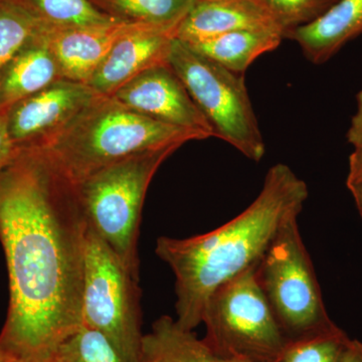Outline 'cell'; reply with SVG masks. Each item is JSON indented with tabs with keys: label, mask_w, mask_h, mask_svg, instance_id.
I'll return each mask as SVG.
<instances>
[{
	"label": "cell",
	"mask_w": 362,
	"mask_h": 362,
	"mask_svg": "<svg viewBox=\"0 0 362 362\" xmlns=\"http://www.w3.org/2000/svg\"><path fill=\"white\" fill-rule=\"evenodd\" d=\"M88 223L75 188L20 150L0 169V243L9 304L0 333L7 362H49L83 325Z\"/></svg>",
	"instance_id": "cell-1"
},
{
	"label": "cell",
	"mask_w": 362,
	"mask_h": 362,
	"mask_svg": "<svg viewBox=\"0 0 362 362\" xmlns=\"http://www.w3.org/2000/svg\"><path fill=\"white\" fill-rule=\"evenodd\" d=\"M308 195L306 182L277 163L267 173L256 199L225 225L187 239L159 238L157 256L175 278L178 325L194 330L211 295L258 263L284 221L301 214Z\"/></svg>",
	"instance_id": "cell-2"
},
{
	"label": "cell",
	"mask_w": 362,
	"mask_h": 362,
	"mask_svg": "<svg viewBox=\"0 0 362 362\" xmlns=\"http://www.w3.org/2000/svg\"><path fill=\"white\" fill-rule=\"evenodd\" d=\"M206 139L194 131L158 122L131 110L112 96L97 94L68 125L33 147L47 165L71 187L127 157Z\"/></svg>",
	"instance_id": "cell-3"
},
{
	"label": "cell",
	"mask_w": 362,
	"mask_h": 362,
	"mask_svg": "<svg viewBox=\"0 0 362 362\" xmlns=\"http://www.w3.org/2000/svg\"><path fill=\"white\" fill-rule=\"evenodd\" d=\"M178 145L148 150L100 169L75 187L88 226L139 280L140 221L152 178Z\"/></svg>",
	"instance_id": "cell-4"
},
{
	"label": "cell",
	"mask_w": 362,
	"mask_h": 362,
	"mask_svg": "<svg viewBox=\"0 0 362 362\" xmlns=\"http://www.w3.org/2000/svg\"><path fill=\"white\" fill-rule=\"evenodd\" d=\"M258 263L209 298L202 314L204 340L216 354L228 358L277 362L289 340L259 284Z\"/></svg>",
	"instance_id": "cell-5"
},
{
	"label": "cell",
	"mask_w": 362,
	"mask_h": 362,
	"mask_svg": "<svg viewBox=\"0 0 362 362\" xmlns=\"http://www.w3.org/2000/svg\"><path fill=\"white\" fill-rule=\"evenodd\" d=\"M299 214L284 221L256 268L257 279L288 340L334 325L299 223Z\"/></svg>",
	"instance_id": "cell-6"
},
{
	"label": "cell",
	"mask_w": 362,
	"mask_h": 362,
	"mask_svg": "<svg viewBox=\"0 0 362 362\" xmlns=\"http://www.w3.org/2000/svg\"><path fill=\"white\" fill-rule=\"evenodd\" d=\"M168 64L211 124L214 137L250 160L261 161L265 141L242 74L223 68L176 37Z\"/></svg>",
	"instance_id": "cell-7"
},
{
	"label": "cell",
	"mask_w": 362,
	"mask_h": 362,
	"mask_svg": "<svg viewBox=\"0 0 362 362\" xmlns=\"http://www.w3.org/2000/svg\"><path fill=\"white\" fill-rule=\"evenodd\" d=\"M139 280L88 226L82 323L108 338L126 362H142Z\"/></svg>",
	"instance_id": "cell-8"
},
{
	"label": "cell",
	"mask_w": 362,
	"mask_h": 362,
	"mask_svg": "<svg viewBox=\"0 0 362 362\" xmlns=\"http://www.w3.org/2000/svg\"><path fill=\"white\" fill-rule=\"evenodd\" d=\"M96 95L89 85L61 78L14 104L6 116L16 150L33 148L49 140L68 125Z\"/></svg>",
	"instance_id": "cell-9"
},
{
	"label": "cell",
	"mask_w": 362,
	"mask_h": 362,
	"mask_svg": "<svg viewBox=\"0 0 362 362\" xmlns=\"http://www.w3.org/2000/svg\"><path fill=\"white\" fill-rule=\"evenodd\" d=\"M158 122L214 137L211 124L169 64L143 71L112 96Z\"/></svg>",
	"instance_id": "cell-10"
},
{
	"label": "cell",
	"mask_w": 362,
	"mask_h": 362,
	"mask_svg": "<svg viewBox=\"0 0 362 362\" xmlns=\"http://www.w3.org/2000/svg\"><path fill=\"white\" fill-rule=\"evenodd\" d=\"M148 25L122 37L93 74L88 85L97 94H114L143 71L168 64L178 25Z\"/></svg>",
	"instance_id": "cell-11"
},
{
	"label": "cell",
	"mask_w": 362,
	"mask_h": 362,
	"mask_svg": "<svg viewBox=\"0 0 362 362\" xmlns=\"http://www.w3.org/2000/svg\"><path fill=\"white\" fill-rule=\"evenodd\" d=\"M146 25L148 23L121 20L78 28H56L44 23L42 33L58 61L63 78L88 85L114 45Z\"/></svg>",
	"instance_id": "cell-12"
},
{
	"label": "cell",
	"mask_w": 362,
	"mask_h": 362,
	"mask_svg": "<svg viewBox=\"0 0 362 362\" xmlns=\"http://www.w3.org/2000/svg\"><path fill=\"white\" fill-rule=\"evenodd\" d=\"M256 28L282 32L256 0H195L178 25L176 39L195 44L223 33Z\"/></svg>",
	"instance_id": "cell-13"
},
{
	"label": "cell",
	"mask_w": 362,
	"mask_h": 362,
	"mask_svg": "<svg viewBox=\"0 0 362 362\" xmlns=\"http://www.w3.org/2000/svg\"><path fill=\"white\" fill-rule=\"evenodd\" d=\"M42 25L0 69V110L4 113L21 100L64 78Z\"/></svg>",
	"instance_id": "cell-14"
},
{
	"label": "cell",
	"mask_w": 362,
	"mask_h": 362,
	"mask_svg": "<svg viewBox=\"0 0 362 362\" xmlns=\"http://www.w3.org/2000/svg\"><path fill=\"white\" fill-rule=\"evenodd\" d=\"M362 33V0H338L316 20L290 30L305 58L315 65L329 61L349 40Z\"/></svg>",
	"instance_id": "cell-15"
},
{
	"label": "cell",
	"mask_w": 362,
	"mask_h": 362,
	"mask_svg": "<svg viewBox=\"0 0 362 362\" xmlns=\"http://www.w3.org/2000/svg\"><path fill=\"white\" fill-rule=\"evenodd\" d=\"M142 362H246L221 356L194 330L181 327L173 317L164 315L152 324L142 339Z\"/></svg>",
	"instance_id": "cell-16"
},
{
	"label": "cell",
	"mask_w": 362,
	"mask_h": 362,
	"mask_svg": "<svg viewBox=\"0 0 362 362\" xmlns=\"http://www.w3.org/2000/svg\"><path fill=\"white\" fill-rule=\"evenodd\" d=\"M284 39V33L271 28L235 30L211 39L187 44L195 52L223 68L244 74L262 54L274 51Z\"/></svg>",
	"instance_id": "cell-17"
},
{
	"label": "cell",
	"mask_w": 362,
	"mask_h": 362,
	"mask_svg": "<svg viewBox=\"0 0 362 362\" xmlns=\"http://www.w3.org/2000/svg\"><path fill=\"white\" fill-rule=\"evenodd\" d=\"M107 16L117 20L153 25L180 23L195 0H90Z\"/></svg>",
	"instance_id": "cell-18"
},
{
	"label": "cell",
	"mask_w": 362,
	"mask_h": 362,
	"mask_svg": "<svg viewBox=\"0 0 362 362\" xmlns=\"http://www.w3.org/2000/svg\"><path fill=\"white\" fill-rule=\"evenodd\" d=\"M42 23L23 0H0V69L20 51Z\"/></svg>",
	"instance_id": "cell-19"
},
{
	"label": "cell",
	"mask_w": 362,
	"mask_h": 362,
	"mask_svg": "<svg viewBox=\"0 0 362 362\" xmlns=\"http://www.w3.org/2000/svg\"><path fill=\"white\" fill-rule=\"evenodd\" d=\"M47 25L78 28L117 20L97 8L90 0H23Z\"/></svg>",
	"instance_id": "cell-20"
},
{
	"label": "cell",
	"mask_w": 362,
	"mask_h": 362,
	"mask_svg": "<svg viewBox=\"0 0 362 362\" xmlns=\"http://www.w3.org/2000/svg\"><path fill=\"white\" fill-rule=\"evenodd\" d=\"M349 340L334 324L327 329L289 340L277 362H337Z\"/></svg>",
	"instance_id": "cell-21"
},
{
	"label": "cell",
	"mask_w": 362,
	"mask_h": 362,
	"mask_svg": "<svg viewBox=\"0 0 362 362\" xmlns=\"http://www.w3.org/2000/svg\"><path fill=\"white\" fill-rule=\"evenodd\" d=\"M49 362L126 361L104 334L82 325L59 345Z\"/></svg>",
	"instance_id": "cell-22"
},
{
	"label": "cell",
	"mask_w": 362,
	"mask_h": 362,
	"mask_svg": "<svg viewBox=\"0 0 362 362\" xmlns=\"http://www.w3.org/2000/svg\"><path fill=\"white\" fill-rule=\"evenodd\" d=\"M286 33L311 23L338 0H256Z\"/></svg>",
	"instance_id": "cell-23"
},
{
	"label": "cell",
	"mask_w": 362,
	"mask_h": 362,
	"mask_svg": "<svg viewBox=\"0 0 362 362\" xmlns=\"http://www.w3.org/2000/svg\"><path fill=\"white\" fill-rule=\"evenodd\" d=\"M16 156H18V150L9 135L6 113L0 110V169L11 163Z\"/></svg>",
	"instance_id": "cell-24"
},
{
	"label": "cell",
	"mask_w": 362,
	"mask_h": 362,
	"mask_svg": "<svg viewBox=\"0 0 362 362\" xmlns=\"http://www.w3.org/2000/svg\"><path fill=\"white\" fill-rule=\"evenodd\" d=\"M347 140L354 148L362 147V88L356 95V111L347 131Z\"/></svg>",
	"instance_id": "cell-25"
},
{
	"label": "cell",
	"mask_w": 362,
	"mask_h": 362,
	"mask_svg": "<svg viewBox=\"0 0 362 362\" xmlns=\"http://www.w3.org/2000/svg\"><path fill=\"white\" fill-rule=\"evenodd\" d=\"M347 188L362 185V147L354 148L349 157V170L346 180Z\"/></svg>",
	"instance_id": "cell-26"
},
{
	"label": "cell",
	"mask_w": 362,
	"mask_h": 362,
	"mask_svg": "<svg viewBox=\"0 0 362 362\" xmlns=\"http://www.w3.org/2000/svg\"><path fill=\"white\" fill-rule=\"evenodd\" d=\"M337 362H362V342L350 339Z\"/></svg>",
	"instance_id": "cell-27"
},
{
	"label": "cell",
	"mask_w": 362,
	"mask_h": 362,
	"mask_svg": "<svg viewBox=\"0 0 362 362\" xmlns=\"http://www.w3.org/2000/svg\"><path fill=\"white\" fill-rule=\"evenodd\" d=\"M352 197H354V202L357 207L359 214L362 218V185H356V187H349Z\"/></svg>",
	"instance_id": "cell-28"
},
{
	"label": "cell",
	"mask_w": 362,
	"mask_h": 362,
	"mask_svg": "<svg viewBox=\"0 0 362 362\" xmlns=\"http://www.w3.org/2000/svg\"><path fill=\"white\" fill-rule=\"evenodd\" d=\"M0 362H7L6 357L2 356L1 354H0Z\"/></svg>",
	"instance_id": "cell-29"
}]
</instances>
